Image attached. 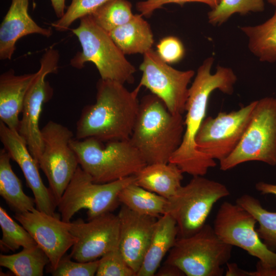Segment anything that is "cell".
<instances>
[{
  "label": "cell",
  "mask_w": 276,
  "mask_h": 276,
  "mask_svg": "<svg viewBox=\"0 0 276 276\" xmlns=\"http://www.w3.org/2000/svg\"><path fill=\"white\" fill-rule=\"evenodd\" d=\"M99 260L97 276H136L118 246L106 253Z\"/></svg>",
  "instance_id": "cell-33"
},
{
  "label": "cell",
  "mask_w": 276,
  "mask_h": 276,
  "mask_svg": "<svg viewBox=\"0 0 276 276\" xmlns=\"http://www.w3.org/2000/svg\"><path fill=\"white\" fill-rule=\"evenodd\" d=\"M255 188L262 194H272L276 198V184L260 181L256 184Z\"/></svg>",
  "instance_id": "cell-39"
},
{
  "label": "cell",
  "mask_w": 276,
  "mask_h": 276,
  "mask_svg": "<svg viewBox=\"0 0 276 276\" xmlns=\"http://www.w3.org/2000/svg\"><path fill=\"white\" fill-rule=\"evenodd\" d=\"M229 195L225 185L203 176H193L187 185L181 186L167 199L166 212L176 223L177 238L187 237L199 231L206 224L214 204Z\"/></svg>",
  "instance_id": "cell-7"
},
{
  "label": "cell",
  "mask_w": 276,
  "mask_h": 276,
  "mask_svg": "<svg viewBox=\"0 0 276 276\" xmlns=\"http://www.w3.org/2000/svg\"><path fill=\"white\" fill-rule=\"evenodd\" d=\"M72 31L82 47V51L70 61L73 67L81 69L86 62H91L101 79L123 84L134 82L135 67L127 60L109 33L97 25L89 15L80 18L79 25Z\"/></svg>",
  "instance_id": "cell-5"
},
{
  "label": "cell",
  "mask_w": 276,
  "mask_h": 276,
  "mask_svg": "<svg viewBox=\"0 0 276 276\" xmlns=\"http://www.w3.org/2000/svg\"><path fill=\"white\" fill-rule=\"evenodd\" d=\"M233 247L205 224L190 236L177 238L164 263L177 266L187 276H221Z\"/></svg>",
  "instance_id": "cell-6"
},
{
  "label": "cell",
  "mask_w": 276,
  "mask_h": 276,
  "mask_svg": "<svg viewBox=\"0 0 276 276\" xmlns=\"http://www.w3.org/2000/svg\"><path fill=\"white\" fill-rule=\"evenodd\" d=\"M59 60L58 51L53 48L42 55L40 68L26 93L17 130L37 163L43 147L39 119L43 105L50 100L52 93L45 77L49 74L57 73Z\"/></svg>",
  "instance_id": "cell-14"
},
{
  "label": "cell",
  "mask_w": 276,
  "mask_h": 276,
  "mask_svg": "<svg viewBox=\"0 0 276 276\" xmlns=\"http://www.w3.org/2000/svg\"><path fill=\"white\" fill-rule=\"evenodd\" d=\"M119 217L108 212L85 222L79 218L69 222V230L77 239L70 255L75 261L86 262L98 260L118 246Z\"/></svg>",
  "instance_id": "cell-15"
},
{
  "label": "cell",
  "mask_w": 276,
  "mask_h": 276,
  "mask_svg": "<svg viewBox=\"0 0 276 276\" xmlns=\"http://www.w3.org/2000/svg\"><path fill=\"white\" fill-rule=\"evenodd\" d=\"M268 3L273 6H276V0H266Z\"/></svg>",
  "instance_id": "cell-42"
},
{
  "label": "cell",
  "mask_w": 276,
  "mask_h": 276,
  "mask_svg": "<svg viewBox=\"0 0 276 276\" xmlns=\"http://www.w3.org/2000/svg\"><path fill=\"white\" fill-rule=\"evenodd\" d=\"M69 256H64L56 268L50 271L54 276H94L96 275L99 260L82 262L73 261Z\"/></svg>",
  "instance_id": "cell-34"
},
{
  "label": "cell",
  "mask_w": 276,
  "mask_h": 276,
  "mask_svg": "<svg viewBox=\"0 0 276 276\" xmlns=\"http://www.w3.org/2000/svg\"><path fill=\"white\" fill-rule=\"evenodd\" d=\"M182 115L170 112L153 94L145 96L130 138L147 163H168L180 146L185 131Z\"/></svg>",
  "instance_id": "cell-3"
},
{
  "label": "cell",
  "mask_w": 276,
  "mask_h": 276,
  "mask_svg": "<svg viewBox=\"0 0 276 276\" xmlns=\"http://www.w3.org/2000/svg\"><path fill=\"white\" fill-rule=\"evenodd\" d=\"M142 14H134L126 24L108 33L124 55L145 54L152 49L153 35L149 23Z\"/></svg>",
  "instance_id": "cell-23"
},
{
  "label": "cell",
  "mask_w": 276,
  "mask_h": 276,
  "mask_svg": "<svg viewBox=\"0 0 276 276\" xmlns=\"http://www.w3.org/2000/svg\"><path fill=\"white\" fill-rule=\"evenodd\" d=\"M36 75H17L10 69L0 76V121L11 129L18 130L26 95Z\"/></svg>",
  "instance_id": "cell-20"
},
{
  "label": "cell",
  "mask_w": 276,
  "mask_h": 276,
  "mask_svg": "<svg viewBox=\"0 0 276 276\" xmlns=\"http://www.w3.org/2000/svg\"><path fill=\"white\" fill-rule=\"evenodd\" d=\"M183 172L175 164H147L135 175V183L167 199L173 196L181 187Z\"/></svg>",
  "instance_id": "cell-22"
},
{
  "label": "cell",
  "mask_w": 276,
  "mask_h": 276,
  "mask_svg": "<svg viewBox=\"0 0 276 276\" xmlns=\"http://www.w3.org/2000/svg\"><path fill=\"white\" fill-rule=\"evenodd\" d=\"M236 203L249 212L259 224L257 232L267 247L276 251V212L264 208L255 197L244 194L236 199Z\"/></svg>",
  "instance_id": "cell-28"
},
{
  "label": "cell",
  "mask_w": 276,
  "mask_h": 276,
  "mask_svg": "<svg viewBox=\"0 0 276 276\" xmlns=\"http://www.w3.org/2000/svg\"><path fill=\"white\" fill-rule=\"evenodd\" d=\"M30 233L50 260V271L56 268L66 252L77 241L69 230V222L36 208L14 216Z\"/></svg>",
  "instance_id": "cell-16"
},
{
  "label": "cell",
  "mask_w": 276,
  "mask_h": 276,
  "mask_svg": "<svg viewBox=\"0 0 276 276\" xmlns=\"http://www.w3.org/2000/svg\"><path fill=\"white\" fill-rule=\"evenodd\" d=\"M214 61L213 57L204 60L189 87L182 140L169 161L177 165L183 173L193 176H204L217 165L215 160L198 150L195 143L196 134L205 119L210 96L216 89L227 95L233 94L237 80V76L229 67L218 66L215 73L212 74Z\"/></svg>",
  "instance_id": "cell-1"
},
{
  "label": "cell",
  "mask_w": 276,
  "mask_h": 276,
  "mask_svg": "<svg viewBox=\"0 0 276 276\" xmlns=\"http://www.w3.org/2000/svg\"><path fill=\"white\" fill-rule=\"evenodd\" d=\"M108 1L72 0L63 15L51 25L58 31H65L74 21L91 14Z\"/></svg>",
  "instance_id": "cell-32"
},
{
  "label": "cell",
  "mask_w": 276,
  "mask_h": 276,
  "mask_svg": "<svg viewBox=\"0 0 276 276\" xmlns=\"http://www.w3.org/2000/svg\"><path fill=\"white\" fill-rule=\"evenodd\" d=\"M105 143L93 137L74 138L71 142L80 167L94 182L107 183L134 175L147 165L130 139Z\"/></svg>",
  "instance_id": "cell-4"
},
{
  "label": "cell",
  "mask_w": 276,
  "mask_h": 276,
  "mask_svg": "<svg viewBox=\"0 0 276 276\" xmlns=\"http://www.w3.org/2000/svg\"><path fill=\"white\" fill-rule=\"evenodd\" d=\"M41 133L43 147L38 164L58 203L79 166L71 146L74 134L68 127L52 120L41 129Z\"/></svg>",
  "instance_id": "cell-10"
},
{
  "label": "cell",
  "mask_w": 276,
  "mask_h": 276,
  "mask_svg": "<svg viewBox=\"0 0 276 276\" xmlns=\"http://www.w3.org/2000/svg\"><path fill=\"white\" fill-rule=\"evenodd\" d=\"M52 7L56 15L59 18H61L65 12V0H50Z\"/></svg>",
  "instance_id": "cell-41"
},
{
  "label": "cell",
  "mask_w": 276,
  "mask_h": 276,
  "mask_svg": "<svg viewBox=\"0 0 276 276\" xmlns=\"http://www.w3.org/2000/svg\"><path fill=\"white\" fill-rule=\"evenodd\" d=\"M138 86L128 90L123 84L100 79L95 103L84 107L76 123L75 139L103 142L129 139L139 111Z\"/></svg>",
  "instance_id": "cell-2"
},
{
  "label": "cell",
  "mask_w": 276,
  "mask_h": 276,
  "mask_svg": "<svg viewBox=\"0 0 276 276\" xmlns=\"http://www.w3.org/2000/svg\"><path fill=\"white\" fill-rule=\"evenodd\" d=\"M251 161L276 165V98L257 100L248 125L239 143L219 162L222 171Z\"/></svg>",
  "instance_id": "cell-8"
},
{
  "label": "cell",
  "mask_w": 276,
  "mask_h": 276,
  "mask_svg": "<svg viewBox=\"0 0 276 276\" xmlns=\"http://www.w3.org/2000/svg\"><path fill=\"white\" fill-rule=\"evenodd\" d=\"M240 30L248 39L250 51L260 61H276V10L264 22L255 26H243Z\"/></svg>",
  "instance_id": "cell-26"
},
{
  "label": "cell",
  "mask_w": 276,
  "mask_h": 276,
  "mask_svg": "<svg viewBox=\"0 0 276 276\" xmlns=\"http://www.w3.org/2000/svg\"><path fill=\"white\" fill-rule=\"evenodd\" d=\"M140 70L142 76L137 86L148 89L172 113L182 115L189 95L188 85L195 72L174 68L152 49L144 54Z\"/></svg>",
  "instance_id": "cell-12"
},
{
  "label": "cell",
  "mask_w": 276,
  "mask_h": 276,
  "mask_svg": "<svg viewBox=\"0 0 276 276\" xmlns=\"http://www.w3.org/2000/svg\"><path fill=\"white\" fill-rule=\"evenodd\" d=\"M248 276H276V267L265 265L258 261L255 270L248 271Z\"/></svg>",
  "instance_id": "cell-37"
},
{
  "label": "cell",
  "mask_w": 276,
  "mask_h": 276,
  "mask_svg": "<svg viewBox=\"0 0 276 276\" xmlns=\"http://www.w3.org/2000/svg\"><path fill=\"white\" fill-rule=\"evenodd\" d=\"M50 260L38 245L23 248L12 255H0V265L8 269L16 276H42Z\"/></svg>",
  "instance_id": "cell-27"
},
{
  "label": "cell",
  "mask_w": 276,
  "mask_h": 276,
  "mask_svg": "<svg viewBox=\"0 0 276 276\" xmlns=\"http://www.w3.org/2000/svg\"><path fill=\"white\" fill-rule=\"evenodd\" d=\"M118 247L136 274L142 265L157 218L136 213L122 205L118 214Z\"/></svg>",
  "instance_id": "cell-18"
},
{
  "label": "cell",
  "mask_w": 276,
  "mask_h": 276,
  "mask_svg": "<svg viewBox=\"0 0 276 276\" xmlns=\"http://www.w3.org/2000/svg\"><path fill=\"white\" fill-rule=\"evenodd\" d=\"M156 53L168 64L180 61L185 55L184 46L180 40L174 36L162 38L156 45Z\"/></svg>",
  "instance_id": "cell-35"
},
{
  "label": "cell",
  "mask_w": 276,
  "mask_h": 276,
  "mask_svg": "<svg viewBox=\"0 0 276 276\" xmlns=\"http://www.w3.org/2000/svg\"><path fill=\"white\" fill-rule=\"evenodd\" d=\"M29 0H12L0 26V59L11 60L21 37L38 34L50 37L52 30L38 26L28 13Z\"/></svg>",
  "instance_id": "cell-19"
},
{
  "label": "cell",
  "mask_w": 276,
  "mask_h": 276,
  "mask_svg": "<svg viewBox=\"0 0 276 276\" xmlns=\"http://www.w3.org/2000/svg\"><path fill=\"white\" fill-rule=\"evenodd\" d=\"M135 175L104 183L94 182L80 166L57 203L61 220L70 222L81 209H86L87 220L111 212L120 203V191L135 182Z\"/></svg>",
  "instance_id": "cell-9"
},
{
  "label": "cell",
  "mask_w": 276,
  "mask_h": 276,
  "mask_svg": "<svg viewBox=\"0 0 276 276\" xmlns=\"http://www.w3.org/2000/svg\"><path fill=\"white\" fill-rule=\"evenodd\" d=\"M0 226L2 231L0 245L5 251H14L21 247L27 248L37 245L25 227L14 221L2 206H0Z\"/></svg>",
  "instance_id": "cell-30"
},
{
  "label": "cell",
  "mask_w": 276,
  "mask_h": 276,
  "mask_svg": "<svg viewBox=\"0 0 276 276\" xmlns=\"http://www.w3.org/2000/svg\"><path fill=\"white\" fill-rule=\"evenodd\" d=\"M10 156L3 148L0 150V195L15 213L32 211L34 198L24 192L20 179L13 172Z\"/></svg>",
  "instance_id": "cell-24"
},
{
  "label": "cell",
  "mask_w": 276,
  "mask_h": 276,
  "mask_svg": "<svg viewBox=\"0 0 276 276\" xmlns=\"http://www.w3.org/2000/svg\"><path fill=\"white\" fill-rule=\"evenodd\" d=\"M264 10V0H221L216 8L208 12V21L212 25L220 26L235 13L246 15Z\"/></svg>",
  "instance_id": "cell-31"
},
{
  "label": "cell",
  "mask_w": 276,
  "mask_h": 276,
  "mask_svg": "<svg viewBox=\"0 0 276 276\" xmlns=\"http://www.w3.org/2000/svg\"><path fill=\"white\" fill-rule=\"evenodd\" d=\"M226 276H248V271L241 269L235 263H227Z\"/></svg>",
  "instance_id": "cell-40"
},
{
  "label": "cell",
  "mask_w": 276,
  "mask_h": 276,
  "mask_svg": "<svg viewBox=\"0 0 276 276\" xmlns=\"http://www.w3.org/2000/svg\"><path fill=\"white\" fill-rule=\"evenodd\" d=\"M119 201L131 211L158 218L166 214L168 199L137 185L135 182L119 193Z\"/></svg>",
  "instance_id": "cell-25"
},
{
  "label": "cell",
  "mask_w": 276,
  "mask_h": 276,
  "mask_svg": "<svg viewBox=\"0 0 276 276\" xmlns=\"http://www.w3.org/2000/svg\"><path fill=\"white\" fill-rule=\"evenodd\" d=\"M221 0H145L136 3V8L143 16L149 17L156 9L167 4L174 3L183 6L187 3L198 2L208 5L211 10L216 8Z\"/></svg>",
  "instance_id": "cell-36"
},
{
  "label": "cell",
  "mask_w": 276,
  "mask_h": 276,
  "mask_svg": "<svg viewBox=\"0 0 276 276\" xmlns=\"http://www.w3.org/2000/svg\"><path fill=\"white\" fill-rule=\"evenodd\" d=\"M178 236L176 223L168 214L158 218L142 265L136 276H153L165 255L174 245Z\"/></svg>",
  "instance_id": "cell-21"
},
{
  "label": "cell",
  "mask_w": 276,
  "mask_h": 276,
  "mask_svg": "<svg viewBox=\"0 0 276 276\" xmlns=\"http://www.w3.org/2000/svg\"><path fill=\"white\" fill-rule=\"evenodd\" d=\"M155 274L158 276L185 275L183 272L177 266L166 263H164L160 268L158 269Z\"/></svg>",
  "instance_id": "cell-38"
},
{
  "label": "cell",
  "mask_w": 276,
  "mask_h": 276,
  "mask_svg": "<svg viewBox=\"0 0 276 276\" xmlns=\"http://www.w3.org/2000/svg\"><path fill=\"white\" fill-rule=\"evenodd\" d=\"M131 8L127 0H109L89 15L97 25L109 33L132 18Z\"/></svg>",
  "instance_id": "cell-29"
},
{
  "label": "cell",
  "mask_w": 276,
  "mask_h": 276,
  "mask_svg": "<svg viewBox=\"0 0 276 276\" xmlns=\"http://www.w3.org/2000/svg\"><path fill=\"white\" fill-rule=\"evenodd\" d=\"M0 140L11 159L21 169L26 184L33 194L36 208L50 215H57L56 201L50 188L43 183L38 171V164L25 140L17 131L9 128L1 121Z\"/></svg>",
  "instance_id": "cell-17"
},
{
  "label": "cell",
  "mask_w": 276,
  "mask_h": 276,
  "mask_svg": "<svg viewBox=\"0 0 276 276\" xmlns=\"http://www.w3.org/2000/svg\"><path fill=\"white\" fill-rule=\"evenodd\" d=\"M257 223L243 207L225 201L217 211L213 228L224 242L242 248L265 265L276 267V252L264 244L255 228Z\"/></svg>",
  "instance_id": "cell-13"
},
{
  "label": "cell",
  "mask_w": 276,
  "mask_h": 276,
  "mask_svg": "<svg viewBox=\"0 0 276 276\" xmlns=\"http://www.w3.org/2000/svg\"><path fill=\"white\" fill-rule=\"evenodd\" d=\"M257 100L237 110L205 118L195 137L198 150L219 162L236 148L250 122Z\"/></svg>",
  "instance_id": "cell-11"
}]
</instances>
